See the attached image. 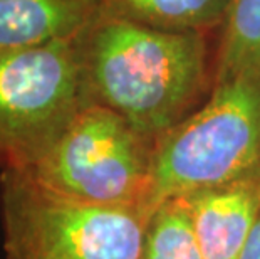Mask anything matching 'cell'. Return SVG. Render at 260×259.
Masks as SVG:
<instances>
[{
  "label": "cell",
  "mask_w": 260,
  "mask_h": 259,
  "mask_svg": "<svg viewBox=\"0 0 260 259\" xmlns=\"http://www.w3.org/2000/svg\"><path fill=\"white\" fill-rule=\"evenodd\" d=\"M190 209L203 259H242L260 214V180L181 195Z\"/></svg>",
  "instance_id": "cell-6"
},
{
  "label": "cell",
  "mask_w": 260,
  "mask_h": 259,
  "mask_svg": "<svg viewBox=\"0 0 260 259\" xmlns=\"http://www.w3.org/2000/svg\"><path fill=\"white\" fill-rule=\"evenodd\" d=\"M212 32H168L99 14L79 36L87 104L108 108L158 140L213 90Z\"/></svg>",
  "instance_id": "cell-1"
},
{
  "label": "cell",
  "mask_w": 260,
  "mask_h": 259,
  "mask_svg": "<svg viewBox=\"0 0 260 259\" xmlns=\"http://www.w3.org/2000/svg\"><path fill=\"white\" fill-rule=\"evenodd\" d=\"M99 14L98 0H0V49L76 39Z\"/></svg>",
  "instance_id": "cell-7"
},
{
  "label": "cell",
  "mask_w": 260,
  "mask_h": 259,
  "mask_svg": "<svg viewBox=\"0 0 260 259\" xmlns=\"http://www.w3.org/2000/svg\"><path fill=\"white\" fill-rule=\"evenodd\" d=\"M103 14L168 32H213L232 0H98Z\"/></svg>",
  "instance_id": "cell-8"
},
{
  "label": "cell",
  "mask_w": 260,
  "mask_h": 259,
  "mask_svg": "<svg viewBox=\"0 0 260 259\" xmlns=\"http://www.w3.org/2000/svg\"><path fill=\"white\" fill-rule=\"evenodd\" d=\"M242 259H260V214L257 217L255 227H253L250 238H248Z\"/></svg>",
  "instance_id": "cell-11"
},
{
  "label": "cell",
  "mask_w": 260,
  "mask_h": 259,
  "mask_svg": "<svg viewBox=\"0 0 260 259\" xmlns=\"http://www.w3.org/2000/svg\"><path fill=\"white\" fill-rule=\"evenodd\" d=\"M86 106L79 37L0 49V172L37 163Z\"/></svg>",
  "instance_id": "cell-5"
},
{
  "label": "cell",
  "mask_w": 260,
  "mask_h": 259,
  "mask_svg": "<svg viewBox=\"0 0 260 259\" xmlns=\"http://www.w3.org/2000/svg\"><path fill=\"white\" fill-rule=\"evenodd\" d=\"M260 78V0H232L215 41L213 86Z\"/></svg>",
  "instance_id": "cell-9"
},
{
  "label": "cell",
  "mask_w": 260,
  "mask_h": 259,
  "mask_svg": "<svg viewBox=\"0 0 260 259\" xmlns=\"http://www.w3.org/2000/svg\"><path fill=\"white\" fill-rule=\"evenodd\" d=\"M250 180H260V78L215 84L200 108L154 141L153 207Z\"/></svg>",
  "instance_id": "cell-2"
},
{
  "label": "cell",
  "mask_w": 260,
  "mask_h": 259,
  "mask_svg": "<svg viewBox=\"0 0 260 259\" xmlns=\"http://www.w3.org/2000/svg\"><path fill=\"white\" fill-rule=\"evenodd\" d=\"M149 217L56 194L22 170L0 172L5 259H143Z\"/></svg>",
  "instance_id": "cell-3"
},
{
  "label": "cell",
  "mask_w": 260,
  "mask_h": 259,
  "mask_svg": "<svg viewBox=\"0 0 260 259\" xmlns=\"http://www.w3.org/2000/svg\"><path fill=\"white\" fill-rule=\"evenodd\" d=\"M154 141L118 113L87 104L51 150L22 172L71 199L153 212Z\"/></svg>",
  "instance_id": "cell-4"
},
{
  "label": "cell",
  "mask_w": 260,
  "mask_h": 259,
  "mask_svg": "<svg viewBox=\"0 0 260 259\" xmlns=\"http://www.w3.org/2000/svg\"><path fill=\"white\" fill-rule=\"evenodd\" d=\"M143 259H203L185 197H173L153 209Z\"/></svg>",
  "instance_id": "cell-10"
}]
</instances>
